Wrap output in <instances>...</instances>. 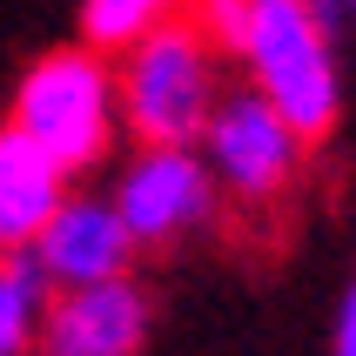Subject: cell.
<instances>
[{
    "label": "cell",
    "mask_w": 356,
    "mask_h": 356,
    "mask_svg": "<svg viewBox=\"0 0 356 356\" xmlns=\"http://www.w3.org/2000/svg\"><path fill=\"white\" fill-rule=\"evenodd\" d=\"M229 60L242 81L269 95L296 135L316 148L343 115V34L309 7V0H242V27Z\"/></svg>",
    "instance_id": "1"
},
{
    "label": "cell",
    "mask_w": 356,
    "mask_h": 356,
    "mask_svg": "<svg viewBox=\"0 0 356 356\" xmlns=\"http://www.w3.org/2000/svg\"><path fill=\"white\" fill-rule=\"evenodd\" d=\"M20 135L47 148L67 175H88L115 155L121 141V81H115V54H101L88 40L74 47H47V54L20 74L14 88V115Z\"/></svg>",
    "instance_id": "2"
},
{
    "label": "cell",
    "mask_w": 356,
    "mask_h": 356,
    "mask_svg": "<svg viewBox=\"0 0 356 356\" xmlns=\"http://www.w3.org/2000/svg\"><path fill=\"white\" fill-rule=\"evenodd\" d=\"M115 81H121V135L135 148H195L216 95L229 88L222 54L209 47L195 20H168L148 40L121 47Z\"/></svg>",
    "instance_id": "3"
},
{
    "label": "cell",
    "mask_w": 356,
    "mask_h": 356,
    "mask_svg": "<svg viewBox=\"0 0 356 356\" xmlns=\"http://www.w3.org/2000/svg\"><path fill=\"white\" fill-rule=\"evenodd\" d=\"M195 148L236 209H276L309 168V141L296 135V121L269 95H256L249 81H229L216 95Z\"/></svg>",
    "instance_id": "4"
},
{
    "label": "cell",
    "mask_w": 356,
    "mask_h": 356,
    "mask_svg": "<svg viewBox=\"0 0 356 356\" xmlns=\"http://www.w3.org/2000/svg\"><path fill=\"white\" fill-rule=\"evenodd\" d=\"M115 209L141 256H175L222 222V181L209 175L202 148H128L115 168Z\"/></svg>",
    "instance_id": "5"
},
{
    "label": "cell",
    "mask_w": 356,
    "mask_h": 356,
    "mask_svg": "<svg viewBox=\"0 0 356 356\" xmlns=\"http://www.w3.org/2000/svg\"><path fill=\"white\" fill-rule=\"evenodd\" d=\"M155 330V302L135 276L54 289L40 323V356H141Z\"/></svg>",
    "instance_id": "6"
},
{
    "label": "cell",
    "mask_w": 356,
    "mask_h": 356,
    "mask_svg": "<svg viewBox=\"0 0 356 356\" xmlns=\"http://www.w3.org/2000/svg\"><path fill=\"white\" fill-rule=\"evenodd\" d=\"M40 262V276L54 282V289H88V282H115V276H135V236H128V222H121L115 195H74L54 209V222L40 229V242L27 249Z\"/></svg>",
    "instance_id": "7"
},
{
    "label": "cell",
    "mask_w": 356,
    "mask_h": 356,
    "mask_svg": "<svg viewBox=\"0 0 356 356\" xmlns=\"http://www.w3.org/2000/svg\"><path fill=\"white\" fill-rule=\"evenodd\" d=\"M67 195H74V175L7 121L0 128V249H34Z\"/></svg>",
    "instance_id": "8"
},
{
    "label": "cell",
    "mask_w": 356,
    "mask_h": 356,
    "mask_svg": "<svg viewBox=\"0 0 356 356\" xmlns=\"http://www.w3.org/2000/svg\"><path fill=\"white\" fill-rule=\"evenodd\" d=\"M54 282L40 276L27 249H0V356H40V323H47Z\"/></svg>",
    "instance_id": "9"
},
{
    "label": "cell",
    "mask_w": 356,
    "mask_h": 356,
    "mask_svg": "<svg viewBox=\"0 0 356 356\" xmlns=\"http://www.w3.org/2000/svg\"><path fill=\"white\" fill-rule=\"evenodd\" d=\"M168 20H188V0H81V40L101 54H121Z\"/></svg>",
    "instance_id": "10"
},
{
    "label": "cell",
    "mask_w": 356,
    "mask_h": 356,
    "mask_svg": "<svg viewBox=\"0 0 356 356\" xmlns=\"http://www.w3.org/2000/svg\"><path fill=\"white\" fill-rule=\"evenodd\" d=\"M330 356H356V269L337 296V316H330Z\"/></svg>",
    "instance_id": "11"
},
{
    "label": "cell",
    "mask_w": 356,
    "mask_h": 356,
    "mask_svg": "<svg viewBox=\"0 0 356 356\" xmlns=\"http://www.w3.org/2000/svg\"><path fill=\"white\" fill-rule=\"evenodd\" d=\"M350 14H356V0H350Z\"/></svg>",
    "instance_id": "12"
}]
</instances>
